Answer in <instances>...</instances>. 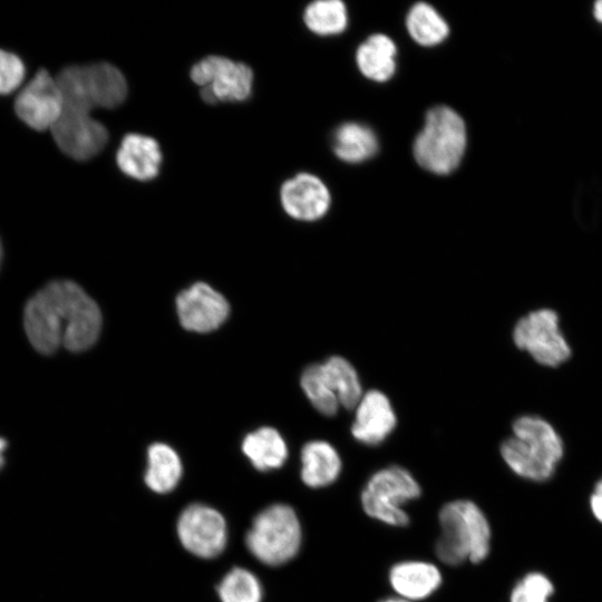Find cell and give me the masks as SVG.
Wrapping results in <instances>:
<instances>
[{
	"label": "cell",
	"instance_id": "6da1fadb",
	"mask_svg": "<svg viewBox=\"0 0 602 602\" xmlns=\"http://www.w3.org/2000/svg\"><path fill=\"white\" fill-rule=\"evenodd\" d=\"M97 303L69 280H56L36 292L23 311V327L31 346L42 355L60 347L72 352L90 348L101 329Z\"/></svg>",
	"mask_w": 602,
	"mask_h": 602
},
{
	"label": "cell",
	"instance_id": "7a4b0ae2",
	"mask_svg": "<svg viewBox=\"0 0 602 602\" xmlns=\"http://www.w3.org/2000/svg\"><path fill=\"white\" fill-rule=\"evenodd\" d=\"M512 430L499 448L506 465L523 478L548 479L564 453L555 428L540 416L523 415L514 420Z\"/></svg>",
	"mask_w": 602,
	"mask_h": 602
},
{
	"label": "cell",
	"instance_id": "3957f363",
	"mask_svg": "<svg viewBox=\"0 0 602 602\" xmlns=\"http://www.w3.org/2000/svg\"><path fill=\"white\" fill-rule=\"evenodd\" d=\"M440 534L435 544L436 556L444 564L456 566L466 561L480 563L491 548V526L477 504L469 499L446 503L438 513Z\"/></svg>",
	"mask_w": 602,
	"mask_h": 602
},
{
	"label": "cell",
	"instance_id": "277c9868",
	"mask_svg": "<svg viewBox=\"0 0 602 602\" xmlns=\"http://www.w3.org/2000/svg\"><path fill=\"white\" fill-rule=\"evenodd\" d=\"M465 148L466 127L463 118L446 106L431 108L414 143L417 163L431 173L446 175L459 165Z\"/></svg>",
	"mask_w": 602,
	"mask_h": 602
},
{
	"label": "cell",
	"instance_id": "5b68a950",
	"mask_svg": "<svg viewBox=\"0 0 602 602\" xmlns=\"http://www.w3.org/2000/svg\"><path fill=\"white\" fill-rule=\"evenodd\" d=\"M302 528L295 511L276 503L262 509L245 536L251 554L261 563L279 566L290 562L300 550Z\"/></svg>",
	"mask_w": 602,
	"mask_h": 602
},
{
	"label": "cell",
	"instance_id": "8992f818",
	"mask_svg": "<svg viewBox=\"0 0 602 602\" xmlns=\"http://www.w3.org/2000/svg\"><path fill=\"white\" fill-rule=\"evenodd\" d=\"M420 494V485L409 470L390 465L368 478L360 502L369 517L390 526L404 527L409 523V515L402 506L417 499Z\"/></svg>",
	"mask_w": 602,
	"mask_h": 602
},
{
	"label": "cell",
	"instance_id": "52a82bcc",
	"mask_svg": "<svg viewBox=\"0 0 602 602\" xmlns=\"http://www.w3.org/2000/svg\"><path fill=\"white\" fill-rule=\"evenodd\" d=\"M514 344L526 351L538 365L557 367L572 353L560 328L556 311L542 308L522 317L513 329Z\"/></svg>",
	"mask_w": 602,
	"mask_h": 602
},
{
	"label": "cell",
	"instance_id": "ba28073f",
	"mask_svg": "<svg viewBox=\"0 0 602 602\" xmlns=\"http://www.w3.org/2000/svg\"><path fill=\"white\" fill-rule=\"evenodd\" d=\"M192 80L201 87L207 104L239 103L252 93L253 71L243 64L222 56H207L191 69Z\"/></svg>",
	"mask_w": 602,
	"mask_h": 602
},
{
	"label": "cell",
	"instance_id": "9c48e42d",
	"mask_svg": "<svg viewBox=\"0 0 602 602\" xmlns=\"http://www.w3.org/2000/svg\"><path fill=\"white\" fill-rule=\"evenodd\" d=\"M177 535L188 552L198 557L211 559L217 556L226 545V523L222 514L213 507L192 504L178 517Z\"/></svg>",
	"mask_w": 602,
	"mask_h": 602
},
{
	"label": "cell",
	"instance_id": "30bf717a",
	"mask_svg": "<svg viewBox=\"0 0 602 602\" xmlns=\"http://www.w3.org/2000/svg\"><path fill=\"white\" fill-rule=\"evenodd\" d=\"M62 109L64 98L58 81L45 69L37 71L14 100L18 117L38 132L51 129Z\"/></svg>",
	"mask_w": 602,
	"mask_h": 602
},
{
	"label": "cell",
	"instance_id": "8fae6325",
	"mask_svg": "<svg viewBox=\"0 0 602 602\" xmlns=\"http://www.w3.org/2000/svg\"><path fill=\"white\" fill-rule=\"evenodd\" d=\"M50 130L59 149L76 161L96 156L108 140L106 127L81 110L64 108Z\"/></svg>",
	"mask_w": 602,
	"mask_h": 602
},
{
	"label": "cell",
	"instance_id": "7c38bea8",
	"mask_svg": "<svg viewBox=\"0 0 602 602\" xmlns=\"http://www.w3.org/2000/svg\"><path fill=\"white\" fill-rule=\"evenodd\" d=\"M181 324L188 331L210 332L229 317L226 299L206 283L198 282L182 291L176 299Z\"/></svg>",
	"mask_w": 602,
	"mask_h": 602
},
{
	"label": "cell",
	"instance_id": "4fadbf2b",
	"mask_svg": "<svg viewBox=\"0 0 602 602\" xmlns=\"http://www.w3.org/2000/svg\"><path fill=\"white\" fill-rule=\"evenodd\" d=\"M397 426V415L386 394L378 389L366 391L355 407L351 435L360 444L378 446Z\"/></svg>",
	"mask_w": 602,
	"mask_h": 602
},
{
	"label": "cell",
	"instance_id": "5bb4252c",
	"mask_svg": "<svg viewBox=\"0 0 602 602\" xmlns=\"http://www.w3.org/2000/svg\"><path fill=\"white\" fill-rule=\"evenodd\" d=\"M281 203L291 217L300 221H315L327 213L330 206V193L319 177L301 173L283 183Z\"/></svg>",
	"mask_w": 602,
	"mask_h": 602
},
{
	"label": "cell",
	"instance_id": "9a60e30c",
	"mask_svg": "<svg viewBox=\"0 0 602 602\" xmlns=\"http://www.w3.org/2000/svg\"><path fill=\"white\" fill-rule=\"evenodd\" d=\"M397 596L415 602L427 599L441 585L439 569L427 561L408 560L394 564L388 574Z\"/></svg>",
	"mask_w": 602,
	"mask_h": 602
},
{
	"label": "cell",
	"instance_id": "2e32d148",
	"mask_svg": "<svg viewBox=\"0 0 602 602\" xmlns=\"http://www.w3.org/2000/svg\"><path fill=\"white\" fill-rule=\"evenodd\" d=\"M118 168L128 177L149 181L158 175L162 152L156 139L142 134H127L116 153Z\"/></svg>",
	"mask_w": 602,
	"mask_h": 602
},
{
	"label": "cell",
	"instance_id": "e0dca14e",
	"mask_svg": "<svg viewBox=\"0 0 602 602\" xmlns=\"http://www.w3.org/2000/svg\"><path fill=\"white\" fill-rule=\"evenodd\" d=\"M342 470L341 457L330 443L315 439L301 449V479L310 488H323L333 484Z\"/></svg>",
	"mask_w": 602,
	"mask_h": 602
},
{
	"label": "cell",
	"instance_id": "ac0fdd59",
	"mask_svg": "<svg viewBox=\"0 0 602 602\" xmlns=\"http://www.w3.org/2000/svg\"><path fill=\"white\" fill-rule=\"evenodd\" d=\"M86 94L94 108H115L127 97V82L122 71L108 62L82 66Z\"/></svg>",
	"mask_w": 602,
	"mask_h": 602
},
{
	"label": "cell",
	"instance_id": "d6986e66",
	"mask_svg": "<svg viewBox=\"0 0 602 602\" xmlns=\"http://www.w3.org/2000/svg\"><path fill=\"white\" fill-rule=\"evenodd\" d=\"M396 55L395 42L388 36L377 33L359 46L356 60L363 76L375 81H387L396 71Z\"/></svg>",
	"mask_w": 602,
	"mask_h": 602
},
{
	"label": "cell",
	"instance_id": "ffe728a7",
	"mask_svg": "<svg viewBox=\"0 0 602 602\" xmlns=\"http://www.w3.org/2000/svg\"><path fill=\"white\" fill-rule=\"evenodd\" d=\"M242 450L252 465L261 472L280 468L289 450L281 434L272 427H261L245 436Z\"/></svg>",
	"mask_w": 602,
	"mask_h": 602
},
{
	"label": "cell",
	"instance_id": "44dd1931",
	"mask_svg": "<svg viewBox=\"0 0 602 602\" xmlns=\"http://www.w3.org/2000/svg\"><path fill=\"white\" fill-rule=\"evenodd\" d=\"M146 485L156 493L165 494L175 488L182 476V463L168 445L156 443L148 448Z\"/></svg>",
	"mask_w": 602,
	"mask_h": 602
},
{
	"label": "cell",
	"instance_id": "7402d4cb",
	"mask_svg": "<svg viewBox=\"0 0 602 602\" xmlns=\"http://www.w3.org/2000/svg\"><path fill=\"white\" fill-rule=\"evenodd\" d=\"M333 149L340 159L348 163H360L377 153L378 140L369 127L357 123H347L336 130Z\"/></svg>",
	"mask_w": 602,
	"mask_h": 602
},
{
	"label": "cell",
	"instance_id": "603a6c76",
	"mask_svg": "<svg viewBox=\"0 0 602 602\" xmlns=\"http://www.w3.org/2000/svg\"><path fill=\"white\" fill-rule=\"evenodd\" d=\"M321 367L340 406L355 409L365 392L352 363L344 357L331 356L321 362Z\"/></svg>",
	"mask_w": 602,
	"mask_h": 602
},
{
	"label": "cell",
	"instance_id": "cb8c5ba5",
	"mask_svg": "<svg viewBox=\"0 0 602 602\" xmlns=\"http://www.w3.org/2000/svg\"><path fill=\"white\" fill-rule=\"evenodd\" d=\"M406 25L411 38L421 46L438 45L449 33L446 21L426 2H418L411 7Z\"/></svg>",
	"mask_w": 602,
	"mask_h": 602
},
{
	"label": "cell",
	"instance_id": "d4e9b609",
	"mask_svg": "<svg viewBox=\"0 0 602 602\" xmlns=\"http://www.w3.org/2000/svg\"><path fill=\"white\" fill-rule=\"evenodd\" d=\"M303 20L314 33L337 35L347 27V9L340 0L314 1L305 8Z\"/></svg>",
	"mask_w": 602,
	"mask_h": 602
},
{
	"label": "cell",
	"instance_id": "484cf974",
	"mask_svg": "<svg viewBox=\"0 0 602 602\" xmlns=\"http://www.w3.org/2000/svg\"><path fill=\"white\" fill-rule=\"evenodd\" d=\"M300 385L318 412L327 417H332L338 412L341 406L322 370L321 363L308 366L301 375Z\"/></svg>",
	"mask_w": 602,
	"mask_h": 602
},
{
	"label": "cell",
	"instance_id": "4316f807",
	"mask_svg": "<svg viewBox=\"0 0 602 602\" xmlns=\"http://www.w3.org/2000/svg\"><path fill=\"white\" fill-rule=\"evenodd\" d=\"M217 593L222 602H261L263 596L258 577L242 567H234L225 574Z\"/></svg>",
	"mask_w": 602,
	"mask_h": 602
},
{
	"label": "cell",
	"instance_id": "83f0119b",
	"mask_svg": "<svg viewBox=\"0 0 602 602\" xmlns=\"http://www.w3.org/2000/svg\"><path fill=\"white\" fill-rule=\"evenodd\" d=\"M554 586L551 581L538 572L526 574L513 588L511 602H547Z\"/></svg>",
	"mask_w": 602,
	"mask_h": 602
},
{
	"label": "cell",
	"instance_id": "f1b7e54d",
	"mask_svg": "<svg viewBox=\"0 0 602 602\" xmlns=\"http://www.w3.org/2000/svg\"><path fill=\"white\" fill-rule=\"evenodd\" d=\"M25 65L14 54L0 49V95L16 90L25 77Z\"/></svg>",
	"mask_w": 602,
	"mask_h": 602
},
{
	"label": "cell",
	"instance_id": "f546056e",
	"mask_svg": "<svg viewBox=\"0 0 602 602\" xmlns=\"http://www.w3.org/2000/svg\"><path fill=\"white\" fill-rule=\"evenodd\" d=\"M591 509L596 517L602 523V478L596 483L594 491L590 498Z\"/></svg>",
	"mask_w": 602,
	"mask_h": 602
},
{
	"label": "cell",
	"instance_id": "4dcf8cb0",
	"mask_svg": "<svg viewBox=\"0 0 602 602\" xmlns=\"http://www.w3.org/2000/svg\"><path fill=\"white\" fill-rule=\"evenodd\" d=\"M594 16L595 19L602 23V0L594 4Z\"/></svg>",
	"mask_w": 602,
	"mask_h": 602
},
{
	"label": "cell",
	"instance_id": "1f68e13d",
	"mask_svg": "<svg viewBox=\"0 0 602 602\" xmlns=\"http://www.w3.org/2000/svg\"><path fill=\"white\" fill-rule=\"evenodd\" d=\"M6 448H7V441L2 437H0V469L2 468V466L4 464L3 453H4Z\"/></svg>",
	"mask_w": 602,
	"mask_h": 602
},
{
	"label": "cell",
	"instance_id": "d6a6232c",
	"mask_svg": "<svg viewBox=\"0 0 602 602\" xmlns=\"http://www.w3.org/2000/svg\"><path fill=\"white\" fill-rule=\"evenodd\" d=\"M379 602H411V601L401 599L399 596H391V598H385V599L380 600Z\"/></svg>",
	"mask_w": 602,
	"mask_h": 602
},
{
	"label": "cell",
	"instance_id": "836d02e7",
	"mask_svg": "<svg viewBox=\"0 0 602 602\" xmlns=\"http://www.w3.org/2000/svg\"><path fill=\"white\" fill-rule=\"evenodd\" d=\"M2 244H1V240H0V265H1V261H2Z\"/></svg>",
	"mask_w": 602,
	"mask_h": 602
}]
</instances>
